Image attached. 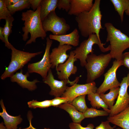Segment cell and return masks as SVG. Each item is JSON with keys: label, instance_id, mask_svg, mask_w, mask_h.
Wrapping results in <instances>:
<instances>
[{"label": "cell", "instance_id": "1", "mask_svg": "<svg viewBox=\"0 0 129 129\" xmlns=\"http://www.w3.org/2000/svg\"><path fill=\"white\" fill-rule=\"evenodd\" d=\"M101 1L95 0L91 9L76 16L75 20L81 36L85 38L96 34L100 38V30L103 29L101 24L102 15L100 5Z\"/></svg>", "mask_w": 129, "mask_h": 129}, {"label": "cell", "instance_id": "2", "mask_svg": "<svg viewBox=\"0 0 129 129\" xmlns=\"http://www.w3.org/2000/svg\"><path fill=\"white\" fill-rule=\"evenodd\" d=\"M40 6L35 11L29 10L22 13L21 20L24 21V26L22 28L23 32L22 35V40L26 41L29 38V33L31 36L25 45L35 43L37 38H41L44 39L46 37V33L43 29L40 18Z\"/></svg>", "mask_w": 129, "mask_h": 129}, {"label": "cell", "instance_id": "3", "mask_svg": "<svg viewBox=\"0 0 129 129\" xmlns=\"http://www.w3.org/2000/svg\"><path fill=\"white\" fill-rule=\"evenodd\" d=\"M104 26L107 33L106 42H110L112 58L121 60L123 52L129 48V37L110 22L105 23Z\"/></svg>", "mask_w": 129, "mask_h": 129}, {"label": "cell", "instance_id": "4", "mask_svg": "<svg viewBox=\"0 0 129 129\" xmlns=\"http://www.w3.org/2000/svg\"><path fill=\"white\" fill-rule=\"evenodd\" d=\"M112 58L110 53L98 55L93 53L88 54L85 66L87 72V83L94 82L102 75Z\"/></svg>", "mask_w": 129, "mask_h": 129}, {"label": "cell", "instance_id": "5", "mask_svg": "<svg viewBox=\"0 0 129 129\" xmlns=\"http://www.w3.org/2000/svg\"><path fill=\"white\" fill-rule=\"evenodd\" d=\"M11 60L8 67L0 76L1 79L4 80L10 78L18 70L22 69L23 67L32 58L41 54L42 51L31 53L19 50L16 49L11 44Z\"/></svg>", "mask_w": 129, "mask_h": 129}, {"label": "cell", "instance_id": "6", "mask_svg": "<svg viewBox=\"0 0 129 129\" xmlns=\"http://www.w3.org/2000/svg\"><path fill=\"white\" fill-rule=\"evenodd\" d=\"M97 44L101 51L103 52L108 51L110 50V45L105 47V43H102L100 38L95 34L90 35L87 39H86L81 43L80 46L73 51L75 54V57L79 60L80 65L82 67L86 64V59L87 55L93 53L92 47L94 45Z\"/></svg>", "mask_w": 129, "mask_h": 129}, {"label": "cell", "instance_id": "7", "mask_svg": "<svg viewBox=\"0 0 129 129\" xmlns=\"http://www.w3.org/2000/svg\"><path fill=\"white\" fill-rule=\"evenodd\" d=\"M42 22L45 32L46 33L50 32L54 35L66 34L70 28V26L66 23L65 19L58 16L55 11L49 13Z\"/></svg>", "mask_w": 129, "mask_h": 129}, {"label": "cell", "instance_id": "8", "mask_svg": "<svg viewBox=\"0 0 129 129\" xmlns=\"http://www.w3.org/2000/svg\"><path fill=\"white\" fill-rule=\"evenodd\" d=\"M46 40L45 51L42 59L37 62L29 63L27 66L28 72L29 73L38 74L43 78L47 76L52 66L50 59V50L53 41L48 37H47Z\"/></svg>", "mask_w": 129, "mask_h": 129}, {"label": "cell", "instance_id": "9", "mask_svg": "<svg viewBox=\"0 0 129 129\" xmlns=\"http://www.w3.org/2000/svg\"><path fill=\"white\" fill-rule=\"evenodd\" d=\"M79 77H76L73 81H71L69 80H64L58 81L54 78L52 70L50 69L49 70L47 75L46 77L43 78L44 83L48 85L50 87L51 91L49 94L55 97L61 96L68 87L66 85L70 83L71 86L79 81Z\"/></svg>", "mask_w": 129, "mask_h": 129}, {"label": "cell", "instance_id": "10", "mask_svg": "<svg viewBox=\"0 0 129 129\" xmlns=\"http://www.w3.org/2000/svg\"><path fill=\"white\" fill-rule=\"evenodd\" d=\"M129 86V72L122 79L120 85L117 101L110 110L109 116H113L123 111L129 105V95L127 91Z\"/></svg>", "mask_w": 129, "mask_h": 129}, {"label": "cell", "instance_id": "11", "mask_svg": "<svg viewBox=\"0 0 129 129\" xmlns=\"http://www.w3.org/2000/svg\"><path fill=\"white\" fill-rule=\"evenodd\" d=\"M122 65L121 60H115L113 62L112 67L104 75V81L97 88L96 93L100 94L104 93L111 88L119 86L120 83L117 80L116 73L118 68Z\"/></svg>", "mask_w": 129, "mask_h": 129}, {"label": "cell", "instance_id": "12", "mask_svg": "<svg viewBox=\"0 0 129 129\" xmlns=\"http://www.w3.org/2000/svg\"><path fill=\"white\" fill-rule=\"evenodd\" d=\"M77 83L68 87L61 96L67 98L69 101V103H71L75 98L79 96L96 92L97 88L94 81L84 84Z\"/></svg>", "mask_w": 129, "mask_h": 129}, {"label": "cell", "instance_id": "13", "mask_svg": "<svg viewBox=\"0 0 129 129\" xmlns=\"http://www.w3.org/2000/svg\"><path fill=\"white\" fill-rule=\"evenodd\" d=\"M75 54L73 51H70L67 60L63 64H59L56 69L58 78L60 80H69V77L76 72L77 68L74 65L77 59L75 57Z\"/></svg>", "mask_w": 129, "mask_h": 129}, {"label": "cell", "instance_id": "14", "mask_svg": "<svg viewBox=\"0 0 129 129\" xmlns=\"http://www.w3.org/2000/svg\"><path fill=\"white\" fill-rule=\"evenodd\" d=\"M72 48L71 45H59L57 47L53 48L50 55L51 68L53 69L55 67L56 69L59 64H63L69 56V55L67 54L66 52Z\"/></svg>", "mask_w": 129, "mask_h": 129}, {"label": "cell", "instance_id": "15", "mask_svg": "<svg viewBox=\"0 0 129 129\" xmlns=\"http://www.w3.org/2000/svg\"><path fill=\"white\" fill-rule=\"evenodd\" d=\"M29 73L27 72L25 74L23 73V70H21L19 72H16L10 78L12 82H16L22 88H27L29 90L32 91L37 88L36 83L39 82L35 79L32 81H29L27 78L29 76Z\"/></svg>", "mask_w": 129, "mask_h": 129}, {"label": "cell", "instance_id": "16", "mask_svg": "<svg viewBox=\"0 0 129 129\" xmlns=\"http://www.w3.org/2000/svg\"><path fill=\"white\" fill-rule=\"evenodd\" d=\"M80 36L77 29L75 28L71 33L61 35L50 34L49 38L51 39L56 40L59 43V45L65 44L71 45L74 47L79 45Z\"/></svg>", "mask_w": 129, "mask_h": 129}, {"label": "cell", "instance_id": "17", "mask_svg": "<svg viewBox=\"0 0 129 129\" xmlns=\"http://www.w3.org/2000/svg\"><path fill=\"white\" fill-rule=\"evenodd\" d=\"M93 0H70L71 7L68 14L77 16L89 11L93 5Z\"/></svg>", "mask_w": 129, "mask_h": 129}, {"label": "cell", "instance_id": "18", "mask_svg": "<svg viewBox=\"0 0 129 129\" xmlns=\"http://www.w3.org/2000/svg\"><path fill=\"white\" fill-rule=\"evenodd\" d=\"M110 122L123 129H129V105L123 111L113 116L108 118Z\"/></svg>", "mask_w": 129, "mask_h": 129}, {"label": "cell", "instance_id": "19", "mask_svg": "<svg viewBox=\"0 0 129 129\" xmlns=\"http://www.w3.org/2000/svg\"><path fill=\"white\" fill-rule=\"evenodd\" d=\"M0 103L3 111L0 112V115L3 119L5 126L7 129H17V125L22 121L21 115L16 116L10 115L6 110L2 99L1 100Z\"/></svg>", "mask_w": 129, "mask_h": 129}, {"label": "cell", "instance_id": "20", "mask_svg": "<svg viewBox=\"0 0 129 129\" xmlns=\"http://www.w3.org/2000/svg\"><path fill=\"white\" fill-rule=\"evenodd\" d=\"M58 107L69 114L73 123L80 124L85 118L83 113L79 112L71 103L67 102L61 104Z\"/></svg>", "mask_w": 129, "mask_h": 129}, {"label": "cell", "instance_id": "21", "mask_svg": "<svg viewBox=\"0 0 129 129\" xmlns=\"http://www.w3.org/2000/svg\"><path fill=\"white\" fill-rule=\"evenodd\" d=\"M58 0H41L40 14L42 21L51 12L55 11L57 7Z\"/></svg>", "mask_w": 129, "mask_h": 129}, {"label": "cell", "instance_id": "22", "mask_svg": "<svg viewBox=\"0 0 129 129\" xmlns=\"http://www.w3.org/2000/svg\"><path fill=\"white\" fill-rule=\"evenodd\" d=\"M119 89V86L114 87L110 89V91L108 93L99 94L110 110L114 105L115 99L118 97Z\"/></svg>", "mask_w": 129, "mask_h": 129}, {"label": "cell", "instance_id": "23", "mask_svg": "<svg viewBox=\"0 0 129 129\" xmlns=\"http://www.w3.org/2000/svg\"><path fill=\"white\" fill-rule=\"evenodd\" d=\"M88 99L90 101V103L93 108L98 109L102 108L104 110L109 113L111 110L107 105L100 97L99 94L92 93L88 95Z\"/></svg>", "mask_w": 129, "mask_h": 129}, {"label": "cell", "instance_id": "24", "mask_svg": "<svg viewBox=\"0 0 129 129\" xmlns=\"http://www.w3.org/2000/svg\"><path fill=\"white\" fill-rule=\"evenodd\" d=\"M115 11L119 15L122 22L124 20V14L129 7V0H110Z\"/></svg>", "mask_w": 129, "mask_h": 129}, {"label": "cell", "instance_id": "25", "mask_svg": "<svg viewBox=\"0 0 129 129\" xmlns=\"http://www.w3.org/2000/svg\"><path fill=\"white\" fill-rule=\"evenodd\" d=\"M5 23L3 27V32L5 39V46L8 49H10L11 44L9 42L8 38L12 32L11 28L13 26V22L14 19L12 16L7 17L5 20Z\"/></svg>", "mask_w": 129, "mask_h": 129}, {"label": "cell", "instance_id": "26", "mask_svg": "<svg viewBox=\"0 0 129 129\" xmlns=\"http://www.w3.org/2000/svg\"><path fill=\"white\" fill-rule=\"evenodd\" d=\"M31 6L29 0H20L14 5L7 7L12 15L16 12L29 9Z\"/></svg>", "mask_w": 129, "mask_h": 129}, {"label": "cell", "instance_id": "27", "mask_svg": "<svg viewBox=\"0 0 129 129\" xmlns=\"http://www.w3.org/2000/svg\"><path fill=\"white\" fill-rule=\"evenodd\" d=\"M86 95H83L75 98L71 103L80 112L84 113L88 108L85 98Z\"/></svg>", "mask_w": 129, "mask_h": 129}, {"label": "cell", "instance_id": "28", "mask_svg": "<svg viewBox=\"0 0 129 129\" xmlns=\"http://www.w3.org/2000/svg\"><path fill=\"white\" fill-rule=\"evenodd\" d=\"M109 113L104 110L97 109L94 108H88L83 113L85 118H93L98 116H106Z\"/></svg>", "mask_w": 129, "mask_h": 129}, {"label": "cell", "instance_id": "29", "mask_svg": "<svg viewBox=\"0 0 129 129\" xmlns=\"http://www.w3.org/2000/svg\"><path fill=\"white\" fill-rule=\"evenodd\" d=\"M51 100H46L42 102H38L36 100H33L27 102L29 108H46L51 106Z\"/></svg>", "mask_w": 129, "mask_h": 129}, {"label": "cell", "instance_id": "30", "mask_svg": "<svg viewBox=\"0 0 129 129\" xmlns=\"http://www.w3.org/2000/svg\"><path fill=\"white\" fill-rule=\"evenodd\" d=\"M12 16L10 12L5 4L4 0H0V20H5Z\"/></svg>", "mask_w": 129, "mask_h": 129}, {"label": "cell", "instance_id": "31", "mask_svg": "<svg viewBox=\"0 0 129 129\" xmlns=\"http://www.w3.org/2000/svg\"><path fill=\"white\" fill-rule=\"evenodd\" d=\"M57 7L59 10H65L68 12L70 9V0H58Z\"/></svg>", "mask_w": 129, "mask_h": 129}, {"label": "cell", "instance_id": "32", "mask_svg": "<svg viewBox=\"0 0 129 129\" xmlns=\"http://www.w3.org/2000/svg\"><path fill=\"white\" fill-rule=\"evenodd\" d=\"M69 101V99L67 98L62 97H55L51 100V106L58 107L62 104L68 102Z\"/></svg>", "mask_w": 129, "mask_h": 129}, {"label": "cell", "instance_id": "33", "mask_svg": "<svg viewBox=\"0 0 129 129\" xmlns=\"http://www.w3.org/2000/svg\"><path fill=\"white\" fill-rule=\"evenodd\" d=\"M70 129H93L94 127V125L92 124H89L86 127H84L81 126L80 124L72 122L69 125Z\"/></svg>", "mask_w": 129, "mask_h": 129}, {"label": "cell", "instance_id": "34", "mask_svg": "<svg viewBox=\"0 0 129 129\" xmlns=\"http://www.w3.org/2000/svg\"><path fill=\"white\" fill-rule=\"evenodd\" d=\"M121 60L122 65L127 68L129 70V51L123 53Z\"/></svg>", "mask_w": 129, "mask_h": 129}, {"label": "cell", "instance_id": "35", "mask_svg": "<svg viewBox=\"0 0 129 129\" xmlns=\"http://www.w3.org/2000/svg\"><path fill=\"white\" fill-rule=\"evenodd\" d=\"M109 123L108 120L102 122L99 126L96 128L95 129H113V127L110 125Z\"/></svg>", "mask_w": 129, "mask_h": 129}, {"label": "cell", "instance_id": "36", "mask_svg": "<svg viewBox=\"0 0 129 129\" xmlns=\"http://www.w3.org/2000/svg\"><path fill=\"white\" fill-rule=\"evenodd\" d=\"M41 0H29L31 6L34 11H35L40 6Z\"/></svg>", "mask_w": 129, "mask_h": 129}, {"label": "cell", "instance_id": "37", "mask_svg": "<svg viewBox=\"0 0 129 129\" xmlns=\"http://www.w3.org/2000/svg\"><path fill=\"white\" fill-rule=\"evenodd\" d=\"M19 0H4V3L7 7L13 5Z\"/></svg>", "mask_w": 129, "mask_h": 129}, {"label": "cell", "instance_id": "38", "mask_svg": "<svg viewBox=\"0 0 129 129\" xmlns=\"http://www.w3.org/2000/svg\"><path fill=\"white\" fill-rule=\"evenodd\" d=\"M28 120L29 122V125L26 128H23L21 129H37L34 128L32 125L31 123V119H32V116L31 118L29 116H28ZM44 129H50L49 128H44Z\"/></svg>", "mask_w": 129, "mask_h": 129}, {"label": "cell", "instance_id": "39", "mask_svg": "<svg viewBox=\"0 0 129 129\" xmlns=\"http://www.w3.org/2000/svg\"><path fill=\"white\" fill-rule=\"evenodd\" d=\"M3 27H0V38L2 41L4 43L5 39L3 35Z\"/></svg>", "mask_w": 129, "mask_h": 129}, {"label": "cell", "instance_id": "40", "mask_svg": "<svg viewBox=\"0 0 129 129\" xmlns=\"http://www.w3.org/2000/svg\"><path fill=\"white\" fill-rule=\"evenodd\" d=\"M4 123L3 122L0 124V129H7L6 127L4 125Z\"/></svg>", "mask_w": 129, "mask_h": 129}, {"label": "cell", "instance_id": "41", "mask_svg": "<svg viewBox=\"0 0 129 129\" xmlns=\"http://www.w3.org/2000/svg\"><path fill=\"white\" fill-rule=\"evenodd\" d=\"M126 15L129 16V7L128 9L125 11Z\"/></svg>", "mask_w": 129, "mask_h": 129}, {"label": "cell", "instance_id": "42", "mask_svg": "<svg viewBox=\"0 0 129 129\" xmlns=\"http://www.w3.org/2000/svg\"><path fill=\"white\" fill-rule=\"evenodd\" d=\"M115 129H122L119 128H118Z\"/></svg>", "mask_w": 129, "mask_h": 129}, {"label": "cell", "instance_id": "43", "mask_svg": "<svg viewBox=\"0 0 129 129\" xmlns=\"http://www.w3.org/2000/svg\"><path fill=\"white\" fill-rule=\"evenodd\" d=\"M21 129V127H20L19 128V129Z\"/></svg>", "mask_w": 129, "mask_h": 129}]
</instances>
